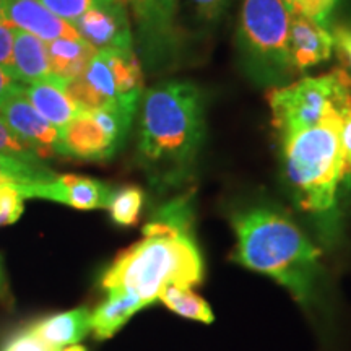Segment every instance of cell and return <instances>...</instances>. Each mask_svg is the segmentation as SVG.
Segmentation results:
<instances>
[{
	"instance_id": "cell-14",
	"label": "cell",
	"mask_w": 351,
	"mask_h": 351,
	"mask_svg": "<svg viewBox=\"0 0 351 351\" xmlns=\"http://www.w3.org/2000/svg\"><path fill=\"white\" fill-rule=\"evenodd\" d=\"M23 95L44 119L49 121L59 130L64 129L80 112V109L70 98L67 82L56 77L54 73L44 80L25 85Z\"/></svg>"
},
{
	"instance_id": "cell-12",
	"label": "cell",
	"mask_w": 351,
	"mask_h": 351,
	"mask_svg": "<svg viewBox=\"0 0 351 351\" xmlns=\"http://www.w3.org/2000/svg\"><path fill=\"white\" fill-rule=\"evenodd\" d=\"M3 21L44 43L52 39H82L77 28L47 10L38 0H3Z\"/></svg>"
},
{
	"instance_id": "cell-35",
	"label": "cell",
	"mask_w": 351,
	"mask_h": 351,
	"mask_svg": "<svg viewBox=\"0 0 351 351\" xmlns=\"http://www.w3.org/2000/svg\"><path fill=\"white\" fill-rule=\"evenodd\" d=\"M3 288H5V283H3V271H2V265H0V295L3 293Z\"/></svg>"
},
{
	"instance_id": "cell-37",
	"label": "cell",
	"mask_w": 351,
	"mask_h": 351,
	"mask_svg": "<svg viewBox=\"0 0 351 351\" xmlns=\"http://www.w3.org/2000/svg\"><path fill=\"white\" fill-rule=\"evenodd\" d=\"M0 21H3V0H0Z\"/></svg>"
},
{
	"instance_id": "cell-3",
	"label": "cell",
	"mask_w": 351,
	"mask_h": 351,
	"mask_svg": "<svg viewBox=\"0 0 351 351\" xmlns=\"http://www.w3.org/2000/svg\"><path fill=\"white\" fill-rule=\"evenodd\" d=\"M231 225L238 239L236 262L274 278L301 306L317 301L320 252L288 215L256 205L232 215Z\"/></svg>"
},
{
	"instance_id": "cell-24",
	"label": "cell",
	"mask_w": 351,
	"mask_h": 351,
	"mask_svg": "<svg viewBox=\"0 0 351 351\" xmlns=\"http://www.w3.org/2000/svg\"><path fill=\"white\" fill-rule=\"evenodd\" d=\"M47 10L59 16L69 23H75L83 13L96 5L98 0H38Z\"/></svg>"
},
{
	"instance_id": "cell-29",
	"label": "cell",
	"mask_w": 351,
	"mask_h": 351,
	"mask_svg": "<svg viewBox=\"0 0 351 351\" xmlns=\"http://www.w3.org/2000/svg\"><path fill=\"white\" fill-rule=\"evenodd\" d=\"M332 36L340 57L351 67V28L345 25L337 26Z\"/></svg>"
},
{
	"instance_id": "cell-16",
	"label": "cell",
	"mask_w": 351,
	"mask_h": 351,
	"mask_svg": "<svg viewBox=\"0 0 351 351\" xmlns=\"http://www.w3.org/2000/svg\"><path fill=\"white\" fill-rule=\"evenodd\" d=\"M10 75L23 85L44 80V78L52 75L47 47L43 39L15 28Z\"/></svg>"
},
{
	"instance_id": "cell-10",
	"label": "cell",
	"mask_w": 351,
	"mask_h": 351,
	"mask_svg": "<svg viewBox=\"0 0 351 351\" xmlns=\"http://www.w3.org/2000/svg\"><path fill=\"white\" fill-rule=\"evenodd\" d=\"M119 145L95 121L91 112L80 111L59 130L56 153L83 161H104L114 156Z\"/></svg>"
},
{
	"instance_id": "cell-26",
	"label": "cell",
	"mask_w": 351,
	"mask_h": 351,
	"mask_svg": "<svg viewBox=\"0 0 351 351\" xmlns=\"http://www.w3.org/2000/svg\"><path fill=\"white\" fill-rule=\"evenodd\" d=\"M337 2L339 0H298L295 12L291 13H301V15L327 28Z\"/></svg>"
},
{
	"instance_id": "cell-34",
	"label": "cell",
	"mask_w": 351,
	"mask_h": 351,
	"mask_svg": "<svg viewBox=\"0 0 351 351\" xmlns=\"http://www.w3.org/2000/svg\"><path fill=\"white\" fill-rule=\"evenodd\" d=\"M60 351H86L83 346H78V345H73V346H67V348L60 350Z\"/></svg>"
},
{
	"instance_id": "cell-17",
	"label": "cell",
	"mask_w": 351,
	"mask_h": 351,
	"mask_svg": "<svg viewBox=\"0 0 351 351\" xmlns=\"http://www.w3.org/2000/svg\"><path fill=\"white\" fill-rule=\"evenodd\" d=\"M109 295L91 313V332L98 340L111 339L125 326L132 315L143 309L145 304L137 296L127 291H108Z\"/></svg>"
},
{
	"instance_id": "cell-20",
	"label": "cell",
	"mask_w": 351,
	"mask_h": 351,
	"mask_svg": "<svg viewBox=\"0 0 351 351\" xmlns=\"http://www.w3.org/2000/svg\"><path fill=\"white\" fill-rule=\"evenodd\" d=\"M54 176L43 163H28L0 153V186H32L49 181Z\"/></svg>"
},
{
	"instance_id": "cell-4",
	"label": "cell",
	"mask_w": 351,
	"mask_h": 351,
	"mask_svg": "<svg viewBox=\"0 0 351 351\" xmlns=\"http://www.w3.org/2000/svg\"><path fill=\"white\" fill-rule=\"evenodd\" d=\"M341 125V114L332 111L317 125L282 140L285 173L302 212L328 217L335 210L346 171Z\"/></svg>"
},
{
	"instance_id": "cell-23",
	"label": "cell",
	"mask_w": 351,
	"mask_h": 351,
	"mask_svg": "<svg viewBox=\"0 0 351 351\" xmlns=\"http://www.w3.org/2000/svg\"><path fill=\"white\" fill-rule=\"evenodd\" d=\"M25 212V197L15 186L0 187V226L13 225Z\"/></svg>"
},
{
	"instance_id": "cell-32",
	"label": "cell",
	"mask_w": 351,
	"mask_h": 351,
	"mask_svg": "<svg viewBox=\"0 0 351 351\" xmlns=\"http://www.w3.org/2000/svg\"><path fill=\"white\" fill-rule=\"evenodd\" d=\"M341 145H343L346 169L351 171V112L343 117L341 125Z\"/></svg>"
},
{
	"instance_id": "cell-27",
	"label": "cell",
	"mask_w": 351,
	"mask_h": 351,
	"mask_svg": "<svg viewBox=\"0 0 351 351\" xmlns=\"http://www.w3.org/2000/svg\"><path fill=\"white\" fill-rule=\"evenodd\" d=\"M2 351H60L52 348V346L46 345L44 341L38 339L36 335H33L28 328L16 333L15 337H12L3 346Z\"/></svg>"
},
{
	"instance_id": "cell-9",
	"label": "cell",
	"mask_w": 351,
	"mask_h": 351,
	"mask_svg": "<svg viewBox=\"0 0 351 351\" xmlns=\"http://www.w3.org/2000/svg\"><path fill=\"white\" fill-rule=\"evenodd\" d=\"M125 0H98L93 8L78 19L73 26L96 51L132 49L130 20Z\"/></svg>"
},
{
	"instance_id": "cell-28",
	"label": "cell",
	"mask_w": 351,
	"mask_h": 351,
	"mask_svg": "<svg viewBox=\"0 0 351 351\" xmlns=\"http://www.w3.org/2000/svg\"><path fill=\"white\" fill-rule=\"evenodd\" d=\"M13 43H15V28L7 21H0V67L5 69L8 73L12 72L13 65Z\"/></svg>"
},
{
	"instance_id": "cell-33",
	"label": "cell",
	"mask_w": 351,
	"mask_h": 351,
	"mask_svg": "<svg viewBox=\"0 0 351 351\" xmlns=\"http://www.w3.org/2000/svg\"><path fill=\"white\" fill-rule=\"evenodd\" d=\"M287 3V7L289 8V12H295V8L298 5V0H283Z\"/></svg>"
},
{
	"instance_id": "cell-8",
	"label": "cell",
	"mask_w": 351,
	"mask_h": 351,
	"mask_svg": "<svg viewBox=\"0 0 351 351\" xmlns=\"http://www.w3.org/2000/svg\"><path fill=\"white\" fill-rule=\"evenodd\" d=\"M15 187L25 199L51 200L77 210L108 208L114 197L111 186L77 174H56L46 182Z\"/></svg>"
},
{
	"instance_id": "cell-22",
	"label": "cell",
	"mask_w": 351,
	"mask_h": 351,
	"mask_svg": "<svg viewBox=\"0 0 351 351\" xmlns=\"http://www.w3.org/2000/svg\"><path fill=\"white\" fill-rule=\"evenodd\" d=\"M0 153L20 160L28 161V163H41V156L33 150L29 145H26L23 140L16 137L10 130L2 117H0Z\"/></svg>"
},
{
	"instance_id": "cell-7",
	"label": "cell",
	"mask_w": 351,
	"mask_h": 351,
	"mask_svg": "<svg viewBox=\"0 0 351 351\" xmlns=\"http://www.w3.org/2000/svg\"><path fill=\"white\" fill-rule=\"evenodd\" d=\"M70 98L80 111L106 106L137 109L143 93V72L134 51H98L82 77L67 82Z\"/></svg>"
},
{
	"instance_id": "cell-11",
	"label": "cell",
	"mask_w": 351,
	"mask_h": 351,
	"mask_svg": "<svg viewBox=\"0 0 351 351\" xmlns=\"http://www.w3.org/2000/svg\"><path fill=\"white\" fill-rule=\"evenodd\" d=\"M0 117L16 137L29 145L41 158L56 153L59 129L44 119L23 93L12 96L0 106Z\"/></svg>"
},
{
	"instance_id": "cell-38",
	"label": "cell",
	"mask_w": 351,
	"mask_h": 351,
	"mask_svg": "<svg viewBox=\"0 0 351 351\" xmlns=\"http://www.w3.org/2000/svg\"><path fill=\"white\" fill-rule=\"evenodd\" d=\"M0 187H2V186H0Z\"/></svg>"
},
{
	"instance_id": "cell-21",
	"label": "cell",
	"mask_w": 351,
	"mask_h": 351,
	"mask_svg": "<svg viewBox=\"0 0 351 351\" xmlns=\"http://www.w3.org/2000/svg\"><path fill=\"white\" fill-rule=\"evenodd\" d=\"M143 207V192L138 187L129 186L114 192L109 204V213L114 223L121 226H132L137 223Z\"/></svg>"
},
{
	"instance_id": "cell-36",
	"label": "cell",
	"mask_w": 351,
	"mask_h": 351,
	"mask_svg": "<svg viewBox=\"0 0 351 351\" xmlns=\"http://www.w3.org/2000/svg\"><path fill=\"white\" fill-rule=\"evenodd\" d=\"M130 2H132V5L135 7V10H138L140 5H142V2H143V0H130Z\"/></svg>"
},
{
	"instance_id": "cell-1",
	"label": "cell",
	"mask_w": 351,
	"mask_h": 351,
	"mask_svg": "<svg viewBox=\"0 0 351 351\" xmlns=\"http://www.w3.org/2000/svg\"><path fill=\"white\" fill-rule=\"evenodd\" d=\"M202 276L204 262L194 234V213L184 195L158 208L143 228V238L108 267L101 287L132 293L148 306L169 285L192 288Z\"/></svg>"
},
{
	"instance_id": "cell-25",
	"label": "cell",
	"mask_w": 351,
	"mask_h": 351,
	"mask_svg": "<svg viewBox=\"0 0 351 351\" xmlns=\"http://www.w3.org/2000/svg\"><path fill=\"white\" fill-rule=\"evenodd\" d=\"M174 5L176 0H143L137 10V15L147 25L160 28L161 23L169 21L171 15L174 13Z\"/></svg>"
},
{
	"instance_id": "cell-19",
	"label": "cell",
	"mask_w": 351,
	"mask_h": 351,
	"mask_svg": "<svg viewBox=\"0 0 351 351\" xmlns=\"http://www.w3.org/2000/svg\"><path fill=\"white\" fill-rule=\"evenodd\" d=\"M158 300L163 301L171 311L182 315V317L200 320V322L205 324L213 322L212 307L202 300L199 295H195L191 288L169 285V287L163 288Z\"/></svg>"
},
{
	"instance_id": "cell-13",
	"label": "cell",
	"mask_w": 351,
	"mask_h": 351,
	"mask_svg": "<svg viewBox=\"0 0 351 351\" xmlns=\"http://www.w3.org/2000/svg\"><path fill=\"white\" fill-rule=\"evenodd\" d=\"M333 36L326 26L315 23L301 13H291L289 25V57L298 72L315 67L332 57Z\"/></svg>"
},
{
	"instance_id": "cell-15",
	"label": "cell",
	"mask_w": 351,
	"mask_h": 351,
	"mask_svg": "<svg viewBox=\"0 0 351 351\" xmlns=\"http://www.w3.org/2000/svg\"><path fill=\"white\" fill-rule=\"evenodd\" d=\"M28 330L56 350L78 345L91 332V311L75 307L32 324Z\"/></svg>"
},
{
	"instance_id": "cell-18",
	"label": "cell",
	"mask_w": 351,
	"mask_h": 351,
	"mask_svg": "<svg viewBox=\"0 0 351 351\" xmlns=\"http://www.w3.org/2000/svg\"><path fill=\"white\" fill-rule=\"evenodd\" d=\"M52 73L65 82H72L85 73L96 51L85 39L59 38L46 43Z\"/></svg>"
},
{
	"instance_id": "cell-6",
	"label": "cell",
	"mask_w": 351,
	"mask_h": 351,
	"mask_svg": "<svg viewBox=\"0 0 351 351\" xmlns=\"http://www.w3.org/2000/svg\"><path fill=\"white\" fill-rule=\"evenodd\" d=\"M274 127L282 140L317 125L327 114L351 112V77L337 67L320 77H304L287 86H276L267 95Z\"/></svg>"
},
{
	"instance_id": "cell-31",
	"label": "cell",
	"mask_w": 351,
	"mask_h": 351,
	"mask_svg": "<svg viewBox=\"0 0 351 351\" xmlns=\"http://www.w3.org/2000/svg\"><path fill=\"white\" fill-rule=\"evenodd\" d=\"M23 83L16 82L15 78L10 77V73L5 69L0 67V106L5 103L7 99H10L12 96L23 93Z\"/></svg>"
},
{
	"instance_id": "cell-30",
	"label": "cell",
	"mask_w": 351,
	"mask_h": 351,
	"mask_svg": "<svg viewBox=\"0 0 351 351\" xmlns=\"http://www.w3.org/2000/svg\"><path fill=\"white\" fill-rule=\"evenodd\" d=\"M194 3L195 10L204 20H217L221 12L225 10L228 0H191Z\"/></svg>"
},
{
	"instance_id": "cell-5",
	"label": "cell",
	"mask_w": 351,
	"mask_h": 351,
	"mask_svg": "<svg viewBox=\"0 0 351 351\" xmlns=\"http://www.w3.org/2000/svg\"><path fill=\"white\" fill-rule=\"evenodd\" d=\"M289 25L291 12L283 0H243L238 44L252 77L283 83L293 75Z\"/></svg>"
},
{
	"instance_id": "cell-2",
	"label": "cell",
	"mask_w": 351,
	"mask_h": 351,
	"mask_svg": "<svg viewBox=\"0 0 351 351\" xmlns=\"http://www.w3.org/2000/svg\"><path fill=\"white\" fill-rule=\"evenodd\" d=\"M204 103L189 82H165L143 96L138 156L160 187H178L191 176L204 142Z\"/></svg>"
}]
</instances>
